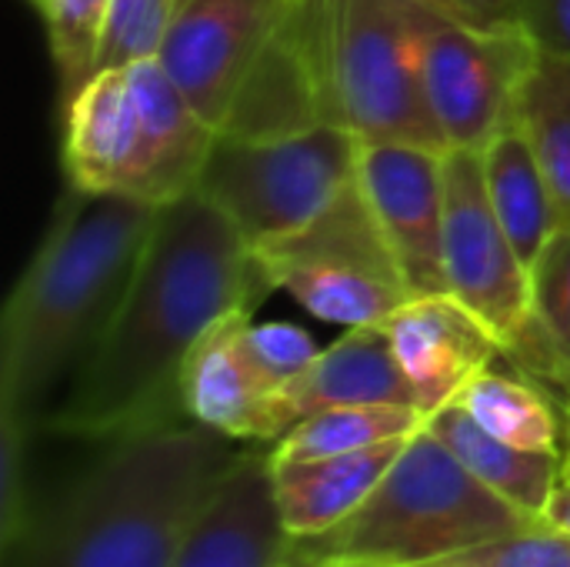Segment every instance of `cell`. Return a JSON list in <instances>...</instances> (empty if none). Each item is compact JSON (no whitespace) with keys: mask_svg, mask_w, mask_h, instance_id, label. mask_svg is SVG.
<instances>
[{"mask_svg":"<svg viewBox=\"0 0 570 567\" xmlns=\"http://www.w3.org/2000/svg\"><path fill=\"white\" fill-rule=\"evenodd\" d=\"M277 291L261 254L197 190L160 207L120 307L73 371L47 428L83 441L187 421L180 371L224 317Z\"/></svg>","mask_w":570,"mask_h":567,"instance_id":"1","label":"cell"},{"mask_svg":"<svg viewBox=\"0 0 570 567\" xmlns=\"http://www.w3.org/2000/svg\"><path fill=\"white\" fill-rule=\"evenodd\" d=\"M230 438L174 421L107 448L0 548L3 567H170L237 461Z\"/></svg>","mask_w":570,"mask_h":567,"instance_id":"2","label":"cell"},{"mask_svg":"<svg viewBox=\"0 0 570 567\" xmlns=\"http://www.w3.org/2000/svg\"><path fill=\"white\" fill-rule=\"evenodd\" d=\"M160 207L70 187L17 277L0 321V411L40 418L120 307Z\"/></svg>","mask_w":570,"mask_h":567,"instance_id":"3","label":"cell"},{"mask_svg":"<svg viewBox=\"0 0 570 567\" xmlns=\"http://www.w3.org/2000/svg\"><path fill=\"white\" fill-rule=\"evenodd\" d=\"M157 60L217 134L324 124L297 0H177Z\"/></svg>","mask_w":570,"mask_h":567,"instance_id":"4","label":"cell"},{"mask_svg":"<svg viewBox=\"0 0 570 567\" xmlns=\"http://www.w3.org/2000/svg\"><path fill=\"white\" fill-rule=\"evenodd\" d=\"M534 521L484 488L424 424L351 518L294 541V551L331 567H431Z\"/></svg>","mask_w":570,"mask_h":567,"instance_id":"5","label":"cell"},{"mask_svg":"<svg viewBox=\"0 0 570 567\" xmlns=\"http://www.w3.org/2000/svg\"><path fill=\"white\" fill-rule=\"evenodd\" d=\"M431 7L421 0H297L307 70L324 124L357 140L448 154L421 70Z\"/></svg>","mask_w":570,"mask_h":567,"instance_id":"6","label":"cell"},{"mask_svg":"<svg viewBox=\"0 0 570 567\" xmlns=\"http://www.w3.org/2000/svg\"><path fill=\"white\" fill-rule=\"evenodd\" d=\"M217 130L157 57L100 70L63 107V174L90 194L170 204L197 187Z\"/></svg>","mask_w":570,"mask_h":567,"instance_id":"7","label":"cell"},{"mask_svg":"<svg viewBox=\"0 0 570 567\" xmlns=\"http://www.w3.org/2000/svg\"><path fill=\"white\" fill-rule=\"evenodd\" d=\"M361 140L337 124L284 134H217L197 177L210 201L250 247L307 227L357 180Z\"/></svg>","mask_w":570,"mask_h":567,"instance_id":"8","label":"cell"},{"mask_svg":"<svg viewBox=\"0 0 570 567\" xmlns=\"http://www.w3.org/2000/svg\"><path fill=\"white\" fill-rule=\"evenodd\" d=\"M254 251L277 291L327 324H384L414 297L357 180L307 227Z\"/></svg>","mask_w":570,"mask_h":567,"instance_id":"9","label":"cell"},{"mask_svg":"<svg viewBox=\"0 0 570 567\" xmlns=\"http://www.w3.org/2000/svg\"><path fill=\"white\" fill-rule=\"evenodd\" d=\"M534 60L538 43L521 23L478 27L438 10L428 13L421 70L448 150H481L511 124L518 90Z\"/></svg>","mask_w":570,"mask_h":567,"instance_id":"10","label":"cell"},{"mask_svg":"<svg viewBox=\"0 0 570 567\" xmlns=\"http://www.w3.org/2000/svg\"><path fill=\"white\" fill-rule=\"evenodd\" d=\"M444 194L448 294L471 307L511 351L531 328V271L491 207L478 150L444 154Z\"/></svg>","mask_w":570,"mask_h":567,"instance_id":"11","label":"cell"},{"mask_svg":"<svg viewBox=\"0 0 570 567\" xmlns=\"http://www.w3.org/2000/svg\"><path fill=\"white\" fill-rule=\"evenodd\" d=\"M357 184L414 297L444 294V154L361 140Z\"/></svg>","mask_w":570,"mask_h":567,"instance_id":"12","label":"cell"},{"mask_svg":"<svg viewBox=\"0 0 570 567\" xmlns=\"http://www.w3.org/2000/svg\"><path fill=\"white\" fill-rule=\"evenodd\" d=\"M384 331L424 418L451 404L471 378L504 358L494 331L448 291L411 297L384 321Z\"/></svg>","mask_w":570,"mask_h":567,"instance_id":"13","label":"cell"},{"mask_svg":"<svg viewBox=\"0 0 570 567\" xmlns=\"http://www.w3.org/2000/svg\"><path fill=\"white\" fill-rule=\"evenodd\" d=\"M294 551L271 475V451H247L220 478L170 567H284Z\"/></svg>","mask_w":570,"mask_h":567,"instance_id":"14","label":"cell"},{"mask_svg":"<svg viewBox=\"0 0 570 567\" xmlns=\"http://www.w3.org/2000/svg\"><path fill=\"white\" fill-rule=\"evenodd\" d=\"M354 404L417 408L384 324L347 328L344 338L324 348L304 374L271 394V444L317 411Z\"/></svg>","mask_w":570,"mask_h":567,"instance_id":"15","label":"cell"},{"mask_svg":"<svg viewBox=\"0 0 570 567\" xmlns=\"http://www.w3.org/2000/svg\"><path fill=\"white\" fill-rule=\"evenodd\" d=\"M254 314L224 317L190 351L180 371L184 418L230 441L271 444V388L240 348V328Z\"/></svg>","mask_w":570,"mask_h":567,"instance_id":"16","label":"cell"},{"mask_svg":"<svg viewBox=\"0 0 570 567\" xmlns=\"http://www.w3.org/2000/svg\"><path fill=\"white\" fill-rule=\"evenodd\" d=\"M407 441L377 444L354 454L314 458V461H274V498L281 521L294 541L317 538L351 518L381 485Z\"/></svg>","mask_w":570,"mask_h":567,"instance_id":"17","label":"cell"},{"mask_svg":"<svg viewBox=\"0 0 570 567\" xmlns=\"http://www.w3.org/2000/svg\"><path fill=\"white\" fill-rule=\"evenodd\" d=\"M428 431L498 498L521 508L524 515H544L554 488L561 485L564 454H541L514 448L491 431H484L458 401L444 404L428 418Z\"/></svg>","mask_w":570,"mask_h":567,"instance_id":"18","label":"cell"},{"mask_svg":"<svg viewBox=\"0 0 570 567\" xmlns=\"http://www.w3.org/2000/svg\"><path fill=\"white\" fill-rule=\"evenodd\" d=\"M481 167H484V184L491 207L508 231L518 257L531 271L544 244L554 237L561 227L548 177L524 137V130L511 120L504 124L481 150Z\"/></svg>","mask_w":570,"mask_h":567,"instance_id":"19","label":"cell"},{"mask_svg":"<svg viewBox=\"0 0 570 567\" xmlns=\"http://www.w3.org/2000/svg\"><path fill=\"white\" fill-rule=\"evenodd\" d=\"M504 361L570 404V224L554 231L531 264V328Z\"/></svg>","mask_w":570,"mask_h":567,"instance_id":"20","label":"cell"},{"mask_svg":"<svg viewBox=\"0 0 570 567\" xmlns=\"http://www.w3.org/2000/svg\"><path fill=\"white\" fill-rule=\"evenodd\" d=\"M494 438L541 454H564L558 401L528 374L484 368L454 398Z\"/></svg>","mask_w":570,"mask_h":567,"instance_id":"21","label":"cell"},{"mask_svg":"<svg viewBox=\"0 0 570 567\" xmlns=\"http://www.w3.org/2000/svg\"><path fill=\"white\" fill-rule=\"evenodd\" d=\"M511 120L524 130L548 177L561 224H570V60L538 50Z\"/></svg>","mask_w":570,"mask_h":567,"instance_id":"22","label":"cell"},{"mask_svg":"<svg viewBox=\"0 0 570 567\" xmlns=\"http://www.w3.org/2000/svg\"><path fill=\"white\" fill-rule=\"evenodd\" d=\"M428 418L407 404H354L327 408L297 421L281 441L271 444L274 461H314L334 454H354L391 441L414 438Z\"/></svg>","mask_w":570,"mask_h":567,"instance_id":"23","label":"cell"},{"mask_svg":"<svg viewBox=\"0 0 570 567\" xmlns=\"http://www.w3.org/2000/svg\"><path fill=\"white\" fill-rule=\"evenodd\" d=\"M110 3L114 0H50L43 10L63 107L97 74V53L110 17Z\"/></svg>","mask_w":570,"mask_h":567,"instance_id":"24","label":"cell"},{"mask_svg":"<svg viewBox=\"0 0 570 567\" xmlns=\"http://www.w3.org/2000/svg\"><path fill=\"white\" fill-rule=\"evenodd\" d=\"M174 10L177 0H114L97 53V74L157 57Z\"/></svg>","mask_w":570,"mask_h":567,"instance_id":"25","label":"cell"},{"mask_svg":"<svg viewBox=\"0 0 570 567\" xmlns=\"http://www.w3.org/2000/svg\"><path fill=\"white\" fill-rule=\"evenodd\" d=\"M240 348H244L250 368L257 371V378L271 391H281L284 384H291L321 354V348L314 344V338L304 328L284 324V321L254 324V317L240 328Z\"/></svg>","mask_w":570,"mask_h":567,"instance_id":"26","label":"cell"},{"mask_svg":"<svg viewBox=\"0 0 570 567\" xmlns=\"http://www.w3.org/2000/svg\"><path fill=\"white\" fill-rule=\"evenodd\" d=\"M438 567H570V535L534 521L518 535L448 558Z\"/></svg>","mask_w":570,"mask_h":567,"instance_id":"27","label":"cell"},{"mask_svg":"<svg viewBox=\"0 0 570 567\" xmlns=\"http://www.w3.org/2000/svg\"><path fill=\"white\" fill-rule=\"evenodd\" d=\"M27 434L23 418L0 411V548L20 535L33 511L27 498Z\"/></svg>","mask_w":570,"mask_h":567,"instance_id":"28","label":"cell"},{"mask_svg":"<svg viewBox=\"0 0 570 567\" xmlns=\"http://www.w3.org/2000/svg\"><path fill=\"white\" fill-rule=\"evenodd\" d=\"M521 27L538 50L570 60V0H521Z\"/></svg>","mask_w":570,"mask_h":567,"instance_id":"29","label":"cell"},{"mask_svg":"<svg viewBox=\"0 0 570 567\" xmlns=\"http://www.w3.org/2000/svg\"><path fill=\"white\" fill-rule=\"evenodd\" d=\"M431 10L478 23V27H514L521 23V0H421Z\"/></svg>","mask_w":570,"mask_h":567,"instance_id":"30","label":"cell"},{"mask_svg":"<svg viewBox=\"0 0 570 567\" xmlns=\"http://www.w3.org/2000/svg\"><path fill=\"white\" fill-rule=\"evenodd\" d=\"M541 521L551 525V528H558V531H564V535H570V481H561V485L554 488V495H551V501H548Z\"/></svg>","mask_w":570,"mask_h":567,"instance_id":"31","label":"cell"},{"mask_svg":"<svg viewBox=\"0 0 570 567\" xmlns=\"http://www.w3.org/2000/svg\"><path fill=\"white\" fill-rule=\"evenodd\" d=\"M284 567H331V565H321V561H311V558H304V555L291 551V558H287V565Z\"/></svg>","mask_w":570,"mask_h":567,"instance_id":"32","label":"cell"},{"mask_svg":"<svg viewBox=\"0 0 570 567\" xmlns=\"http://www.w3.org/2000/svg\"><path fill=\"white\" fill-rule=\"evenodd\" d=\"M561 481H570V448L564 451V461H561Z\"/></svg>","mask_w":570,"mask_h":567,"instance_id":"33","label":"cell"},{"mask_svg":"<svg viewBox=\"0 0 570 567\" xmlns=\"http://www.w3.org/2000/svg\"><path fill=\"white\" fill-rule=\"evenodd\" d=\"M30 3H33L37 10H47V3H50V0H30Z\"/></svg>","mask_w":570,"mask_h":567,"instance_id":"34","label":"cell"},{"mask_svg":"<svg viewBox=\"0 0 570 567\" xmlns=\"http://www.w3.org/2000/svg\"><path fill=\"white\" fill-rule=\"evenodd\" d=\"M431 567H438V565H431Z\"/></svg>","mask_w":570,"mask_h":567,"instance_id":"35","label":"cell"}]
</instances>
